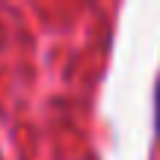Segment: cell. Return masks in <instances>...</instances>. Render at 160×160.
<instances>
[{"label": "cell", "mask_w": 160, "mask_h": 160, "mask_svg": "<svg viewBox=\"0 0 160 160\" xmlns=\"http://www.w3.org/2000/svg\"><path fill=\"white\" fill-rule=\"evenodd\" d=\"M157 125H160V83H157Z\"/></svg>", "instance_id": "6da1fadb"}]
</instances>
